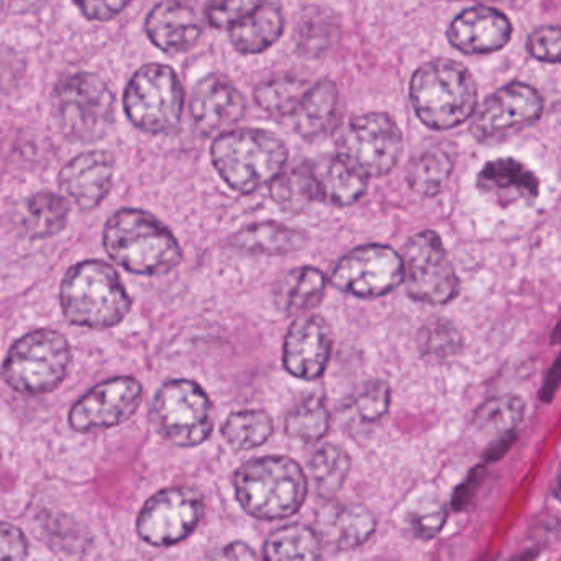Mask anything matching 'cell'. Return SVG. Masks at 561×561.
Instances as JSON below:
<instances>
[{"label":"cell","mask_w":561,"mask_h":561,"mask_svg":"<svg viewBox=\"0 0 561 561\" xmlns=\"http://www.w3.org/2000/svg\"><path fill=\"white\" fill-rule=\"evenodd\" d=\"M102 240L112 262L135 275H167L183 262L176 237L145 210H117L105 224Z\"/></svg>","instance_id":"1"},{"label":"cell","mask_w":561,"mask_h":561,"mask_svg":"<svg viewBox=\"0 0 561 561\" xmlns=\"http://www.w3.org/2000/svg\"><path fill=\"white\" fill-rule=\"evenodd\" d=\"M59 304L69 323L104 330L118 325L131 309V299L118 273L99 260L68 270L59 286Z\"/></svg>","instance_id":"2"},{"label":"cell","mask_w":561,"mask_h":561,"mask_svg":"<svg viewBox=\"0 0 561 561\" xmlns=\"http://www.w3.org/2000/svg\"><path fill=\"white\" fill-rule=\"evenodd\" d=\"M210 158L217 173L236 193L252 194L283 173L289 151L272 131L237 128L214 140Z\"/></svg>","instance_id":"3"},{"label":"cell","mask_w":561,"mask_h":561,"mask_svg":"<svg viewBox=\"0 0 561 561\" xmlns=\"http://www.w3.org/2000/svg\"><path fill=\"white\" fill-rule=\"evenodd\" d=\"M411 102L422 124L432 130H450L477 112L478 84L460 62L434 59L412 76Z\"/></svg>","instance_id":"4"},{"label":"cell","mask_w":561,"mask_h":561,"mask_svg":"<svg viewBox=\"0 0 561 561\" xmlns=\"http://www.w3.org/2000/svg\"><path fill=\"white\" fill-rule=\"evenodd\" d=\"M240 506L260 520L294 516L307 497V477L289 457H262L247 461L233 474Z\"/></svg>","instance_id":"5"},{"label":"cell","mask_w":561,"mask_h":561,"mask_svg":"<svg viewBox=\"0 0 561 561\" xmlns=\"http://www.w3.org/2000/svg\"><path fill=\"white\" fill-rule=\"evenodd\" d=\"M71 356V345L62 333L35 330L10 346L2 366L3 381L20 394H48L65 381Z\"/></svg>","instance_id":"6"},{"label":"cell","mask_w":561,"mask_h":561,"mask_svg":"<svg viewBox=\"0 0 561 561\" xmlns=\"http://www.w3.org/2000/svg\"><path fill=\"white\" fill-rule=\"evenodd\" d=\"M53 115L69 140H101L114 124L115 99L108 85L89 72L69 76L56 85Z\"/></svg>","instance_id":"7"},{"label":"cell","mask_w":561,"mask_h":561,"mask_svg":"<svg viewBox=\"0 0 561 561\" xmlns=\"http://www.w3.org/2000/svg\"><path fill=\"white\" fill-rule=\"evenodd\" d=\"M128 121L151 135L170 134L181 124L184 89L173 68L147 65L135 72L124 94Z\"/></svg>","instance_id":"8"},{"label":"cell","mask_w":561,"mask_h":561,"mask_svg":"<svg viewBox=\"0 0 561 561\" xmlns=\"http://www.w3.org/2000/svg\"><path fill=\"white\" fill-rule=\"evenodd\" d=\"M151 422L176 447H197L213 435L214 404L197 382L174 379L154 396Z\"/></svg>","instance_id":"9"},{"label":"cell","mask_w":561,"mask_h":561,"mask_svg":"<svg viewBox=\"0 0 561 561\" xmlns=\"http://www.w3.org/2000/svg\"><path fill=\"white\" fill-rule=\"evenodd\" d=\"M404 140L394 118L382 112L352 118L336 140V157L365 178L391 173L401 158Z\"/></svg>","instance_id":"10"},{"label":"cell","mask_w":561,"mask_h":561,"mask_svg":"<svg viewBox=\"0 0 561 561\" xmlns=\"http://www.w3.org/2000/svg\"><path fill=\"white\" fill-rule=\"evenodd\" d=\"M409 297L428 306H444L460 293V279L448 259L440 237L424 230L412 237L402 253Z\"/></svg>","instance_id":"11"},{"label":"cell","mask_w":561,"mask_h":561,"mask_svg":"<svg viewBox=\"0 0 561 561\" xmlns=\"http://www.w3.org/2000/svg\"><path fill=\"white\" fill-rule=\"evenodd\" d=\"M204 517V497L196 488L173 486L151 496L138 514L137 533L153 547L186 540Z\"/></svg>","instance_id":"12"},{"label":"cell","mask_w":561,"mask_h":561,"mask_svg":"<svg viewBox=\"0 0 561 561\" xmlns=\"http://www.w3.org/2000/svg\"><path fill=\"white\" fill-rule=\"evenodd\" d=\"M404 280L402 256L388 245L358 247L333 266L330 283L335 289L362 299L392 293Z\"/></svg>","instance_id":"13"},{"label":"cell","mask_w":561,"mask_h":561,"mask_svg":"<svg viewBox=\"0 0 561 561\" xmlns=\"http://www.w3.org/2000/svg\"><path fill=\"white\" fill-rule=\"evenodd\" d=\"M144 386L130 376H117L94 386L69 411L72 431H107L127 422L140 408Z\"/></svg>","instance_id":"14"},{"label":"cell","mask_w":561,"mask_h":561,"mask_svg":"<svg viewBox=\"0 0 561 561\" xmlns=\"http://www.w3.org/2000/svg\"><path fill=\"white\" fill-rule=\"evenodd\" d=\"M542 112V95L533 85L511 82L493 92L477 108L471 130L483 140L539 121Z\"/></svg>","instance_id":"15"},{"label":"cell","mask_w":561,"mask_h":561,"mask_svg":"<svg viewBox=\"0 0 561 561\" xmlns=\"http://www.w3.org/2000/svg\"><path fill=\"white\" fill-rule=\"evenodd\" d=\"M333 333L329 322L316 313H307L290 323L284 339V368L294 378H320L332 356Z\"/></svg>","instance_id":"16"},{"label":"cell","mask_w":561,"mask_h":561,"mask_svg":"<svg viewBox=\"0 0 561 561\" xmlns=\"http://www.w3.org/2000/svg\"><path fill=\"white\" fill-rule=\"evenodd\" d=\"M114 171V154L105 150L84 151L59 171V191L78 209L94 210L111 193Z\"/></svg>","instance_id":"17"},{"label":"cell","mask_w":561,"mask_h":561,"mask_svg":"<svg viewBox=\"0 0 561 561\" xmlns=\"http://www.w3.org/2000/svg\"><path fill=\"white\" fill-rule=\"evenodd\" d=\"M245 99L232 81L220 75L201 79L193 89L190 111L201 134H224L245 114Z\"/></svg>","instance_id":"18"},{"label":"cell","mask_w":561,"mask_h":561,"mask_svg":"<svg viewBox=\"0 0 561 561\" xmlns=\"http://www.w3.org/2000/svg\"><path fill=\"white\" fill-rule=\"evenodd\" d=\"M513 36V23L500 10L478 5L463 10L448 26V42L465 55L500 51Z\"/></svg>","instance_id":"19"},{"label":"cell","mask_w":561,"mask_h":561,"mask_svg":"<svg viewBox=\"0 0 561 561\" xmlns=\"http://www.w3.org/2000/svg\"><path fill=\"white\" fill-rule=\"evenodd\" d=\"M203 12L194 0H163L147 19V35L164 53L190 51L203 35Z\"/></svg>","instance_id":"20"},{"label":"cell","mask_w":561,"mask_h":561,"mask_svg":"<svg viewBox=\"0 0 561 561\" xmlns=\"http://www.w3.org/2000/svg\"><path fill=\"white\" fill-rule=\"evenodd\" d=\"M478 190L500 207L530 204L539 197L540 181L523 161L497 158L484 164L478 174Z\"/></svg>","instance_id":"21"},{"label":"cell","mask_w":561,"mask_h":561,"mask_svg":"<svg viewBox=\"0 0 561 561\" xmlns=\"http://www.w3.org/2000/svg\"><path fill=\"white\" fill-rule=\"evenodd\" d=\"M376 519L362 504L330 506L317 517V536L336 550H353L371 539Z\"/></svg>","instance_id":"22"},{"label":"cell","mask_w":561,"mask_h":561,"mask_svg":"<svg viewBox=\"0 0 561 561\" xmlns=\"http://www.w3.org/2000/svg\"><path fill=\"white\" fill-rule=\"evenodd\" d=\"M313 180L319 187L320 201L333 206H352L358 203L368 190V178L340 160L339 157H322L309 161Z\"/></svg>","instance_id":"23"},{"label":"cell","mask_w":561,"mask_h":561,"mask_svg":"<svg viewBox=\"0 0 561 561\" xmlns=\"http://www.w3.org/2000/svg\"><path fill=\"white\" fill-rule=\"evenodd\" d=\"M339 118V91L332 81L310 85L293 114L294 128L306 140H316L332 130Z\"/></svg>","instance_id":"24"},{"label":"cell","mask_w":561,"mask_h":561,"mask_svg":"<svg viewBox=\"0 0 561 561\" xmlns=\"http://www.w3.org/2000/svg\"><path fill=\"white\" fill-rule=\"evenodd\" d=\"M284 33L283 10L276 3H263L230 30V42L242 55H259L272 48Z\"/></svg>","instance_id":"25"},{"label":"cell","mask_w":561,"mask_h":561,"mask_svg":"<svg viewBox=\"0 0 561 561\" xmlns=\"http://www.w3.org/2000/svg\"><path fill=\"white\" fill-rule=\"evenodd\" d=\"M307 240L309 237L302 230L290 229L276 222H262L237 232L230 239V245L255 255H287L304 249Z\"/></svg>","instance_id":"26"},{"label":"cell","mask_w":561,"mask_h":561,"mask_svg":"<svg viewBox=\"0 0 561 561\" xmlns=\"http://www.w3.org/2000/svg\"><path fill=\"white\" fill-rule=\"evenodd\" d=\"M327 284L325 275L312 266L293 270L276 283L273 290L276 306L289 316L306 313L323 299Z\"/></svg>","instance_id":"27"},{"label":"cell","mask_w":561,"mask_h":561,"mask_svg":"<svg viewBox=\"0 0 561 561\" xmlns=\"http://www.w3.org/2000/svg\"><path fill=\"white\" fill-rule=\"evenodd\" d=\"M69 210V201L62 194L39 191L25 201L23 229L30 239H51L68 226Z\"/></svg>","instance_id":"28"},{"label":"cell","mask_w":561,"mask_h":561,"mask_svg":"<svg viewBox=\"0 0 561 561\" xmlns=\"http://www.w3.org/2000/svg\"><path fill=\"white\" fill-rule=\"evenodd\" d=\"M320 549L316 529L304 524H290L268 537L263 561H319Z\"/></svg>","instance_id":"29"},{"label":"cell","mask_w":561,"mask_h":561,"mask_svg":"<svg viewBox=\"0 0 561 561\" xmlns=\"http://www.w3.org/2000/svg\"><path fill=\"white\" fill-rule=\"evenodd\" d=\"M270 194L276 206L286 213H302L310 204L320 201L319 187L313 180L309 163L283 171L272 184Z\"/></svg>","instance_id":"30"},{"label":"cell","mask_w":561,"mask_h":561,"mask_svg":"<svg viewBox=\"0 0 561 561\" xmlns=\"http://www.w3.org/2000/svg\"><path fill=\"white\" fill-rule=\"evenodd\" d=\"M275 422L260 409L233 412L222 425V435L233 450L249 451L262 447L272 438Z\"/></svg>","instance_id":"31"},{"label":"cell","mask_w":561,"mask_h":561,"mask_svg":"<svg viewBox=\"0 0 561 561\" xmlns=\"http://www.w3.org/2000/svg\"><path fill=\"white\" fill-rule=\"evenodd\" d=\"M454 171V157L442 147L428 148L414 158L409 167L408 180L415 193L425 197L442 193Z\"/></svg>","instance_id":"32"},{"label":"cell","mask_w":561,"mask_h":561,"mask_svg":"<svg viewBox=\"0 0 561 561\" xmlns=\"http://www.w3.org/2000/svg\"><path fill=\"white\" fill-rule=\"evenodd\" d=\"M310 85L312 84L306 79L293 78V76L270 79L255 89L253 98L256 105L272 117H293Z\"/></svg>","instance_id":"33"},{"label":"cell","mask_w":561,"mask_h":561,"mask_svg":"<svg viewBox=\"0 0 561 561\" xmlns=\"http://www.w3.org/2000/svg\"><path fill=\"white\" fill-rule=\"evenodd\" d=\"M526 414V404L517 396H500L490 399L478 409L474 427L491 438H506L513 434Z\"/></svg>","instance_id":"34"},{"label":"cell","mask_w":561,"mask_h":561,"mask_svg":"<svg viewBox=\"0 0 561 561\" xmlns=\"http://www.w3.org/2000/svg\"><path fill=\"white\" fill-rule=\"evenodd\" d=\"M309 468L317 491L323 497H332L345 484L352 460L346 450L339 445L327 444L312 455Z\"/></svg>","instance_id":"35"},{"label":"cell","mask_w":561,"mask_h":561,"mask_svg":"<svg viewBox=\"0 0 561 561\" xmlns=\"http://www.w3.org/2000/svg\"><path fill=\"white\" fill-rule=\"evenodd\" d=\"M330 428V412L320 396H309L290 409L286 417V434L302 442H317Z\"/></svg>","instance_id":"36"},{"label":"cell","mask_w":561,"mask_h":561,"mask_svg":"<svg viewBox=\"0 0 561 561\" xmlns=\"http://www.w3.org/2000/svg\"><path fill=\"white\" fill-rule=\"evenodd\" d=\"M417 345L422 355L427 358L447 359L460 350V333L448 320L434 319L422 327Z\"/></svg>","instance_id":"37"},{"label":"cell","mask_w":561,"mask_h":561,"mask_svg":"<svg viewBox=\"0 0 561 561\" xmlns=\"http://www.w3.org/2000/svg\"><path fill=\"white\" fill-rule=\"evenodd\" d=\"M263 3L265 0H209L204 16L214 28L232 30Z\"/></svg>","instance_id":"38"},{"label":"cell","mask_w":561,"mask_h":561,"mask_svg":"<svg viewBox=\"0 0 561 561\" xmlns=\"http://www.w3.org/2000/svg\"><path fill=\"white\" fill-rule=\"evenodd\" d=\"M389 404H391V388L388 382L379 379L366 382L353 398V409L356 414L363 422H369V424L385 417L388 414Z\"/></svg>","instance_id":"39"},{"label":"cell","mask_w":561,"mask_h":561,"mask_svg":"<svg viewBox=\"0 0 561 561\" xmlns=\"http://www.w3.org/2000/svg\"><path fill=\"white\" fill-rule=\"evenodd\" d=\"M533 58L561 65V26L546 25L537 28L527 42Z\"/></svg>","instance_id":"40"},{"label":"cell","mask_w":561,"mask_h":561,"mask_svg":"<svg viewBox=\"0 0 561 561\" xmlns=\"http://www.w3.org/2000/svg\"><path fill=\"white\" fill-rule=\"evenodd\" d=\"M445 507L442 506L440 501H431V503L419 504L415 511L411 513V526L417 536L434 537L438 530L444 526Z\"/></svg>","instance_id":"41"},{"label":"cell","mask_w":561,"mask_h":561,"mask_svg":"<svg viewBox=\"0 0 561 561\" xmlns=\"http://www.w3.org/2000/svg\"><path fill=\"white\" fill-rule=\"evenodd\" d=\"M28 540L19 527L0 523V561H25Z\"/></svg>","instance_id":"42"},{"label":"cell","mask_w":561,"mask_h":561,"mask_svg":"<svg viewBox=\"0 0 561 561\" xmlns=\"http://www.w3.org/2000/svg\"><path fill=\"white\" fill-rule=\"evenodd\" d=\"M131 0H75L82 15L95 22H107L121 15Z\"/></svg>","instance_id":"43"},{"label":"cell","mask_w":561,"mask_h":561,"mask_svg":"<svg viewBox=\"0 0 561 561\" xmlns=\"http://www.w3.org/2000/svg\"><path fill=\"white\" fill-rule=\"evenodd\" d=\"M209 561H259L255 550L243 542H232L214 553Z\"/></svg>","instance_id":"44"},{"label":"cell","mask_w":561,"mask_h":561,"mask_svg":"<svg viewBox=\"0 0 561 561\" xmlns=\"http://www.w3.org/2000/svg\"><path fill=\"white\" fill-rule=\"evenodd\" d=\"M10 7H19V9H26V7L35 5L38 0H7Z\"/></svg>","instance_id":"45"},{"label":"cell","mask_w":561,"mask_h":561,"mask_svg":"<svg viewBox=\"0 0 561 561\" xmlns=\"http://www.w3.org/2000/svg\"><path fill=\"white\" fill-rule=\"evenodd\" d=\"M556 494H557V497H559V500L561 501V470L559 473V480H557Z\"/></svg>","instance_id":"46"}]
</instances>
